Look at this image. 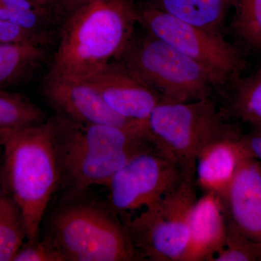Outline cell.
Segmentation results:
<instances>
[{
  "label": "cell",
  "mask_w": 261,
  "mask_h": 261,
  "mask_svg": "<svg viewBox=\"0 0 261 261\" xmlns=\"http://www.w3.org/2000/svg\"><path fill=\"white\" fill-rule=\"evenodd\" d=\"M2 155H3V147L0 145V162H1Z\"/></svg>",
  "instance_id": "28"
},
{
  "label": "cell",
  "mask_w": 261,
  "mask_h": 261,
  "mask_svg": "<svg viewBox=\"0 0 261 261\" xmlns=\"http://www.w3.org/2000/svg\"><path fill=\"white\" fill-rule=\"evenodd\" d=\"M13 261H65L61 252L45 239L24 242Z\"/></svg>",
  "instance_id": "23"
},
{
  "label": "cell",
  "mask_w": 261,
  "mask_h": 261,
  "mask_svg": "<svg viewBox=\"0 0 261 261\" xmlns=\"http://www.w3.org/2000/svg\"><path fill=\"white\" fill-rule=\"evenodd\" d=\"M146 4L187 23L222 34L233 0H148Z\"/></svg>",
  "instance_id": "15"
},
{
  "label": "cell",
  "mask_w": 261,
  "mask_h": 261,
  "mask_svg": "<svg viewBox=\"0 0 261 261\" xmlns=\"http://www.w3.org/2000/svg\"><path fill=\"white\" fill-rule=\"evenodd\" d=\"M186 174L156 147L135 154L107 185L108 202L120 217L153 205L174 188Z\"/></svg>",
  "instance_id": "8"
},
{
  "label": "cell",
  "mask_w": 261,
  "mask_h": 261,
  "mask_svg": "<svg viewBox=\"0 0 261 261\" xmlns=\"http://www.w3.org/2000/svg\"><path fill=\"white\" fill-rule=\"evenodd\" d=\"M137 21L146 32L177 49L226 82L238 78L246 66L238 48L222 34L192 25L146 4L138 8Z\"/></svg>",
  "instance_id": "7"
},
{
  "label": "cell",
  "mask_w": 261,
  "mask_h": 261,
  "mask_svg": "<svg viewBox=\"0 0 261 261\" xmlns=\"http://www.w3.org/2000/svg\"><path fill=\"white\" fill-rule=\"evenodd\" d=\"M120 60L163 100L205 99L215 89L227 84L219 75L147 32L134 36Z\"/></svg>",
  "instance_id": "5"
},
{
  "label": "cell",
  "mask_w": 261,
  "mask_h": 261,
  "mask_svg": "<svg viewBox=\"0 0 261 261\" xmlns=\"http://www.w3.org/2000/svg\"><path fill=\"white\" fill-rule=\"evenodd\" d=\"M211 97L190 102H159L145 123L147 138L160 152L176 163L187 176H195L196 161L213 142L238 127Z\"/></svg>",
  "instance_id": "4"
},
{
  "label": "cell",
  "mask_w": 261,
  "mask_h": 261,
  "mask_svg": "<svg viewBox=\"0 0 261 261\" xmlns=\"http://www.w3.org/2000/svg\"><path fill=\"white\" fill-rule=\"evenodd\" d=\"M230 28L248 50L261 53V0H233Z\"/></svg>",
  "instance_id": "21"
},
{
  "label": "cell",
  "mask_w": 261,
  "mask_h": 261,
  "mask_svg": "<svg viewBox=\"0 0 261 261\" xmlns=\"http://www.w3.org/2000/svg\"><path fill=\"white\" fill-rule=\"evenodd\" d=\"M261 260V245L228 227L223 247L211 261Z\"/></svg>",
  "instance_id": "22"
},
{
  "label": "cell",
  "mask_w": 261,
  "mask_h": 261,
  "mask_svg": "<svg viewBox=\"0 0 261 261\" xmlns=\"http://www.w3.org/2000/svg\"><path fill=\"white\" fill-rule=\"evenodd\" d=\"M42 224L65 261L143 260L121 217L90 189L64 192Z\"/></svg>",
  "instance_id": "3"
},
{
  "label": "cell",
  "mask_w": 261,
  "mask_h": 261,
  "mask_svg": "<svg viewBox=\"0 0 261 261\" xmlns=\"http://www.w3.org/2000/svg\"><path fill=\"white\" fill-rule=\"evenodd\" d=\"M229 83L230 90L222 108L228 118L251 126L261 125V68L247 76L240 75Z\"/></svg>",
  "instance_id": "16"
},
{
  "label": "cell",
  "mask_w": 261,
  "mask_h": 261,
  "mask_svg": "<svg viewBox=\"0 0 261 261\" xmlns=\"http://www.w3.org/2000/svg\"><path fill=\"white\" fill-rule=\"evenodd\" d=\"M0 180L23 213L27 240L35 241L61 187L54 117L35 126L0 132Z\"/></svg>",
  "instance_id": "2"
},
{
  "label": "cell",
  "mask_w": 261,
  "mask_h": 261,
  "mask_svg": "<svg viewBox=\"0 0 261 261\" xmlns=\"http://www.w3.org/2000/svg\"><path fill=\"white\" fill-rule=\"evenodd\" d=\"M27 239L23 213L0 180V261H13Z\"/></svg>",
  "instance_id": "18"
},
{
  "label": "cell",
  "mask_w": 261,
  "mask_h": 261,
  "mask_svg": "<svg viewBox=\"0 0 261 261\" xmlns=\"http://www.w3.org/2000/svg\"><path fill=\"white\" fill-rule=\"evenodd\" d=\"M195 176H187L159 201L121 217L143 260L183 261L189 245V216L197 200Z\"/></svg>",
  "instance_id": "6"
},
{
  "label": "cell",
  "mask_w": 261,
  "mask_h": 261,
  "mask_svg": "<svg viewBox=\"0 0 261 261\" xmlns=\"http://www.w3.org/2000/svg\"><path fill=\"white\" fill-rule=\"evenodd\" d=\"M56 142L61 168V189L64 191L107 186L115 173L132 157L147 149L104 152L65 145L57 140L56 136Z\"/></svg>",
  "instance_id": "11"
},
{
  "label": "cell",
  "mask_w": 261,
  "mask_h": 261,
  "mask_svg": "<svg viewBox=\"0 0 261 261\" xmlns=\"http://www.w3.org/2000/svg\"><path fill=\"white\" fill-rule=\"evenodd\" d=\"M45 113L23 94L0 89V132L40 124Z\"/></svg>",
  "instance_id": "19"
},
{
  "label": "cell",
  "mask_w": 261,
  "mask_h": 261,
  "mask_svg": "<svg viewBox=\"0 0 261 261\" xmlns=\"http://www.w3.org/2000/svg\"><path fill=\"white\" fill-rule=\"evenodd\" d=\"M46 8L34 0H0V20L48 38L51 18Z\"/></svg>",
  "instance_id": "20"
},
{
  "label": "cell",
  "mask_w": 261,
  "mask_h": 261,
  "mask_svg": "<svg viewBox=\"0 0 261 261\" xmlns=\"http://www.w3.org/2000/svg\"><path fill=\"white\" fill-rule=\"evenodd\" d=\"M132 0H92L70 13L46 80H87L120 60L135 36Z\"/></svg>",
  "instance_id": "1"
},
{
  "label": "cell",
  "mask_w": 261,
  "mask_h": 261,
  "mask_svg": "<svg viewBox=\"0 0 261 261\" xmlns=\"http://www.w3.org/2000/svg\"><path fill=\"white\" fill-rule=\"evenodd\" d=\"M87 81L113 112L144 126L161 99L154 89L121 60L111 62Z\"/></svg>",
  "instance_id": "9"
},
{
  "label": "cell",
  "mask_w": 261,
  "mask_h": 261,
  "mask_svg": "<svg viewBox=\"0 0 261 261\" xmlns=\"http://www.w3.org/2000/svg\"><path fill=\"white\" fill-rule=\"evenodd\" d=\"M227 234V222L221 197L204 193L192 205L189 216V245L183 261H211Z\"/></svg>",
  "instance_id": "14"
},
{
  "label": "cell",
  "mask_w": 261,
  "mask_h": 261,
  "mask_svg": "<svg viewBox=\"0 0 261 261\" xmlns=\"http://www.w3.org/2000/svg\"><path fill=\"white\" fill-rule=\"evenodd\" d=\"M45 56L42 46L28 43L0 44V89L23 83Z\"/></svg>",
  "instance_id": "17"
},
{
  "label": "cell",
  "mask_w": 261,
  "mask_h": 261,
  "mask_svg": "<svg viewBox=\"0 0 261 261\" xmlns=\"http://www.w3.org/2000/svg\"><path fill=\"white\" fill-rule=\"evenodd\" d=\"M245 139L252 157L261 163V125L252 126V130L245 135Z\"/></svg>",
  "instance_id": "25"
},
{
  "label": "cell",
  "mask_w": 261,
  "mask_h": 261,
  "mask_svg": "<svg viewBox=\"0 0 261 261\" xmlns=\"http://www.w3.org/2000/svg\"><path fill=\"white\" fill-rule=\"evenodd\" d=\"M252 157L240 129L213 142L201 152L195 163L196 186L204 193L221 197L244 161ZM254 159V158H253Z\"/></svg>",
  "instance_id": "13"
},
{
  "label": "cell",
  "mask_w": 261,
  "mask_h": 261,
  "mask_svg": "<svg viewBox=\"0 0 261 261\" xmlns=\"http://www.w3.org/2000/svg\"><path fill=\"white\" fill-rule=\"evenodd\" d=\"M47 40V38L0 20V44L28 43L42 46Z\"/></svg>",
  "instance_id": "24"
},
{
  "label": "cell",
  "mask_w": 261,
  "mask_h": 261,
  "mask_svg": "<svg viewBox=\"0 0 261 261\" xmlns=\"http://www.w3.org/2000/svg\"><path fill=\"white\" fill-rule=\"evenodd\" d=\"M91 1L92 0H60V3L63 9L68 12L70 14L72 12L78 10Z\"/></svg>",
  "instance_id": "26"
},
{
  "label": "cell",
  "mask_w": 261,
  "mask_h": 261,
  "mask_svg": "<svg viewBox=\"0 0 261 261\" xmlns=\"http://www.w3.org/2000/svg\"><path fill=\"white\" fill-rule=\"evenodd\" d=\"M44 95L56 116L73 123L145 128L113 112L87 80H46Z\"/></svg>",
  "instance_id": "10"
},
{
  "label": "cell",
  "mask_w": 261,
  "mask_h": 261,
  "mask_svg": "<svg viewBox=\"0 0 261 261\" xmlns=\"http://www.w3.org/2000/svg\"><path fill=\"white\" fill-rule=\"evenodd\" d=\"M34 1L37 2L39 5H43V6L47 7L48 2L49 0H34Z\"/></svg>",
  "instance_id": "27"
},
{
  "label": "cell",
  "mask_w": 261,
  "mask_h": 261,
  "mask_svg": "<svg viewBox=\"0 0 261 261\" xmlns=\"http://www.w3.org/2000/svg\"><path fill=\"white\" fill-rule=\"evenodd\" d=\"M220 197L228 227L261 245V163L244 161Z\"/></svg>",
  "instance_id": "12"
}]
</instances>
